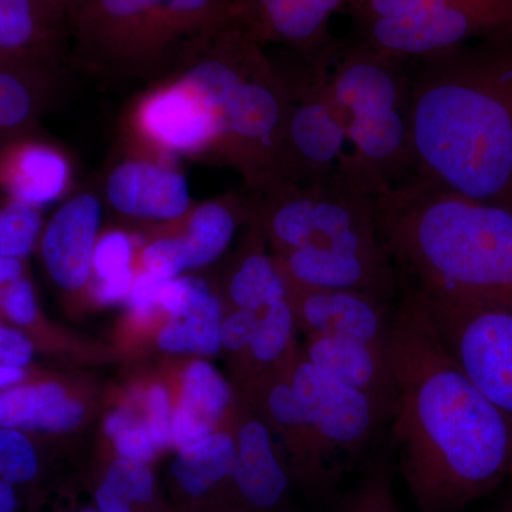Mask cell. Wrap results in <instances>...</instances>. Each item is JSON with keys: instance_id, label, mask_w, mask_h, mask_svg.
<instances>
[{"instance_id": "1", "label": "cell", "mask_w": 512, "mask_h": 512, "mask_svg": "<svg viewBox=\"0 0 512 512\" xmlns=\"http://www.w3.org/2000/svg\"><path fill=\"white\" fill-rule=\"evenodd\" d=\"M386 355L400 468L421 512H458L512 477V424L448 355L403 291Z\"/></svg>"}, {"instance_id": "2", "label": "cell", "mask_w": 512, "mask_h": 512, "mask_svg": "<svg viewBox=\"0 0 512 512\" xmlns=\"http://www.w3.org/2000/svg\"><path fill=\"white\" fill-rule=\"evenodd\" d=\"M409 70L414 177L512 210V30Z\"/></svg>"}, {"instance_id": "3", "label": "cell", "mask_w": 512, "mask_h": 512, "mask_svg": "<svg viewBox=\"0 0 512 512\" xmlns=\"http://www.w3.org/2000/svg\"><path fill=\"white\" fill-rule=\"evenodd\" d=\"M380 232L404 285L512 313V210L419 177L377 195Z\"/></svg>"}, {"instance_id": "4", "label": "cell", "mask_w": 512, "mask_h": 512, "mask_svg": "<svg viewBox=\"0 0 512 512\" xmlns=\"http://www.w3.org/2000/svg\"><path fill=\"white\" fill-rule=\"evenodd\" d=\"M175 70L190 77L217 110L215 161L237 171L251 194L282 184L288 92L264 46L234 20L200 40Z\"/></svg>"}, {"instance_id": "5", "label": "cell", "mask_w": 512, "mask_h": 512, "mask_svg": "<svg viewBox=\"0 0 512 512\" xmlns=\"http://www.w3.org/2000/svg\"><path fill=\"white\" fill-rule=\"evenodd\" d=\"M234 20L231 0H80L67 47L76 67L100 79L156 83Z\"/></svg>"}, {"instance_id": "6", "label": "cell", "mask_w": 512, "mask_h": 512, "mask_svg": "<svg viewBox=\"0 0 512 512\" xmlns=\"http://www.w3.org/2000/svg\"><path fill=\"white\" fill-rule=\"evenodd\" d=\"M330 86L349 144V175L373 197L414 177L409 62L360 39L336 42Z\"/></svg>"}, {"instance_id": "7", "label": "cell", "mask_w": 512, "mask_h": 512, "mask_svg": "<svg viewBox=\"0 0 512 512\" xmlns=\"http://www.w3.org/2000/svg\"><path fill=\"white\" fill-rule=\"evenodd\" d=\"M252 195L249 218L271 239L276 255L296 249L390 255L375 197L349 175L318 183H282Z\"/></svg>"}, {"instance_id": "8", "label": "cell", "mask_w": 512, "mask_h": 512, "mask_svg": "<svg viewBox=\"0 0 512 512\" xmlns=\"http://www.w3.org/2000/svg\"><path fill=\"white\" fill-rule=\"evenodd\" d=\"M336 42L311 55L292 52L285 62L276 63L288 92L282 183H318L349 175L348 138L330 86Z\"/></svg>"}, {"instance_id": "9", "label": "cell", "mask_w": 512, "mask_h": 512, "mask_svg": "<svg viewBox=\"0 0 512 512\" xmlns=\"http://www.w3.org/2000/svg\"><path fill=\"white\" fill-rule=\"evenodd\" d=\"M448 355L512 424V313L403 286Z\"/></svg>"}, {"instance_id": "10", "label": "cell", "mask_w": 512, "mask_h": 512, "mask_svg": "<svg viewBox=\"0 0 512 512\" xmlns=\"http://www.w3.org/2000/svg\"><path fill=\"white\" fill-rule=\"evenodd\" d=\"M128 133L153 157H202L215 161L221 123L214 104L180 70L153 83L128 114Z\"/></svg>"}, {"instance_id": "11", "label": "cell", "mask_w": 512, "mask_h": 512, "mask_svg": "<svg viewBox=\"0 0 512 512\" xmlns=\"http://www.w3.org/2000/svg\"><path fill=\"white\" fill-rule=\"evenodd\" d=\"M357 39L383 55L413 62L512 30V0H454L420 15L360 23Z\"/></svg>"}, {"instance_id": "12", "label": "cell", "mask_w": 512, "mask_h": 512, "mask_svg": "<svg viewBox=\"0 0 512 512\" xmlns=\"http://www.w3.org/2000/svg\"><path fill=\"white\" fill-rule=\"evenodd\" d=\"M285 369L296 399L333 460L365 451L392 419L389 407L312 365L301 350L286 359Z\"/></svg>"}, {"instance_id": "13", "label": "cell", "mask_w": 512, "mask_h": 512, "mask_svg": "<svg viewBox=\"0 0 512 512\" xmlns=\"http://www.w3.org/2000/svg\"><path fill=\"white\" fill-rule=\"evenodd\" d=\"M284 278L296 329L306 338L345 336L386 348L396 301L375 293L309 288Z\"/></svg>"}, {"instance_id": "14", "label": "cell", "mask_w": 512, "mask_h": 512, "mask_svg": "<svg viewBox=\"0 0 512 512\" xmlns=\"http://www.w3.org/2000/svg\"><path fill=\"white\" fill-rule=\"evenodd\" d=\"M350 0H231L235 22L259 45L311 55L335 43L330 22Z\"/></svg>"}, {"instance_id": "15", "label": "cell", "mask_w": 512, "mask_h": 512, "mask_svg": "<svg viewBox=\"0 0 512 512\" xmlns=\"http://www.w3.org/2000/svg\"><path fill=\"white\" fill-rule=\"evenodd\" d=\"M274 258L286 278L309 288L375 293L390 301L403 293L402 275L390 255L296 249Z\"/></svg>"}, {"instance_id": "16", "label": "cell", "mask_w": 512, "mask_h": 512, "mask_svg": "<svg viewBox=\"0 0 512 512\" xmlns=\"http://www.w3.org/2000/svg\"><path fill=\"white\" fill-rule=\"evenodd\" d=\"M106 197L127 217L173 221L191 208L190 187L180 171L151 158H128L107 175Z\"/></svg>"}, {"instance_id": "17", "label": "cell", "mask_w": 512, "mask_h": 512, "mask_svg": "<svg viewBox=\"0 0 512 512\" xmlns=\"http://www.w3.org/2000/svg\"><path fill=\"white\" fill-rule=\"evenodd\" d=\"M101 221V204L92 192L74 195L49 221L42 238L47 272L60 288L76 291L89 281Z\"/></svg>"}, {"instance_id": "18", "label": "cell", "mask_w": 512, "mask_h": 512, "mask_svg": "<svg viewBox=\"0 0 512 512\" xmlns=\"http://www.w3.org/2000/svg\"><path fill=\"white\" fill-rule=\"evenodd\" d=\"M275 376L265 382L264 394L258 392L256 397L264 402L271 423L284 434L291 451L293 477L318 495L325 494L332 484L335 460L296 399L285 362L278 366Z\"/></svg>"}, {"instance_id": "19", "label": "cell", "mask_w": 512, "mask_h": 512, "mask_svg": "<svg viewBox=\"0 0 512 512\" xmlns=\"http://www.w3.org/2000/svg\"><path fill=\"white\" fill-rule=\"evenodd\" d=\"M161 306L170 322L158 336L165 352L211 356L221 349V299L200 278H175L164 286Z\"/></svg>"}, {"instance_id": "20", "label": "cell", "mask_w": 512, "mask_h": 512, "mask_svg": "<svg viewBox=\"0 0 512 512\" xmlns=\"http://www.w3.org/2000/svg\"><path fill=\"white\" fill-rule=\"evenodd\" d=\"M235 440V461L228 484L248 512H274L285 504L291 473L276 453L264 421L248 419Z\"/></svg>"}, {"instance_id": "21", "label": "cell", "mask_w": 512, "mask_h": 512, "mask_svg": "<svg viewBox=\"0 0 512 512\" xmlns=\"http://www.w3.org/2000/svg\"><path fill=\"white\" fill-rule=\"evenodd\" d=\"M72 167L59 148L30 137L8 141L0 150V191L30 207H45L69 190Z\"/></svg>"}, {"instance_id": "22", "label": "cell", "mask_w": 512, "mask_h": 512, "mask_svg": "<svg viewBox=\"0 0 512 512\" xmlns=\"http://www.w3.org/2000/svg\"><path fill=\"white\" fill-rule=\"evenodd\" d=\"M59 60L0 53V137H26L56 90Z\"/></svg>"}, {"instance_id": "23", "label": "cell", "mask_w": 512, "mask_h": 512, "mask_svg": "<svg viewBox=\"0 0 512 512\" xmlns=\"http://www.w3.org/2000/svg\"><path fill=\"white\" fill-rule=\"evenodd\" d=\"M306 360L339 382L369 394L393 413L394 383L386 350L345 336H309Z\"/></svg>"}, {"instance_id": "24", "label": "cell", "mask_w": 512, "mask_h": 512, "mask_svg": "<svg viewBox=\"0 0 512 512\" xmlns=\"http://www.w3.org/2000/svg\"><path fill=\"white\" fill-rule=\"evenodd\" d=\"M232 402L231 387L210 365L192 363L183 377V394L171 421V441L181 448L194 446L215 433Z\"/></svg>"}, {"instance_id": "25", "label": "cell", "mask_w": 512, "mask_h": 512, "mask_svg": "<svg viewBox=\"0 0 512 512\" xmlns=\"http://www.w3.org/2000/svg\"><path fill=\"white\" fill-rule=\"evenodd\" d=\"M82 404L66 399L63 387L56 383L9 387L0 392V427L64 431L83 419Z\"/></svg>"}, {"instance_id": "26", "label": "cell", "mask_w": 512, "mask_h": 512, "mask_svg": "<svg viewBox=\"0 0 512 512\" xmlns=\"http://www.w3.org/2000/svg\"><path fill=\"white\" fill-rule=\"evenodd\" d=\"M66 46V30L35 0H0V53L60 60Z\"/></svg>"}, {"instance_id": "27", "label": "cell", "mask_w": 512, "mask_h": 512, "mask_svg": "<svg viewBox=\"0 0 512 512\" xmlns=\"http://www.w3.org/2000/svg\"><path fill=\"white\" fill-rule=\"evenodd\" d=\"M249 215L251 202L234 194L197 205L188 218L184 235L190 268H201L217 261L234 239L239 222Z\"/></svg>"}, {"instance_id": "28", "label": "cell", "mask_w": 512, "mask_h": 512, "mask_svg": "<svg viewBox=\"0 0 512 512\" xmlns=\"http://www.w3.org/2000/svg\"><path fill=\"white\" fill-rule=\"evenodd\" d=\"M227 293L234 308L249 309L262 319L288 299L284 275L275 258L262 249L258 234L252 235L251 245L229 275Z\"/></svg>"}, {"instance_id": "29", "label": "cell", "mask_w": 512, "mask_h": 512, "mask_svg": "<svg viewBox=\"0 0 512 512\" xmlns=\"http://www.w3.org/2000/svg\"><path fill=\"white\" fill-rule=\"evenodd\" d=\"M234 461V436L215 431L200 443L181 448L171 473L185 494L200 498L228 484Z\"/></svg>"}, {"instance_id": "30", "label": "cell", "mask_w": 512, "mask_h": 512, "mask_svg": "<svg viewBox=\"0 0 512 512\" xmlns=\"http://www.w3.org/2000/svg\"><path fill=\"white\" fill-rule=\"evenodd\" d=\"M39 456L19 430L0 427V512H18L22 490L36 480Z\"/></svg>"}, {"instance_id": "31", "label": "cell", "mask_w": 512, "mask_h": 512, "mask_svg": "<svg viewBox=\"0 0 512 512\" xmlns=\"http://www.w3.org/2000/svg\"><path fill=\"white\" fill-rule=\"evenodd\" d=\"M42 229L39 210L6 197L0 201V256L25 258Z\"/></svg>"}, {"instance_id": "32", "label": "cell", "mask_w": 512, "mask_h": 512, "mask_svg": "<svg viewBox=\"0 0 512 512\" xmlns=\"http://www.w3.org/2000/svg\"><path fill=\"white\" fill-rule=\"evenodd\" d=\"M335 512H399L390 468L379 461L360 483L340 500Z\"/></svg>"}, {"instance_id": "33", "label": "cell", "mask_w": 512, "mask_h": 512, "mask_svg": "<svg viewBox=\"0 0 512 512\" xmlns=\"http://www.w3.org/2000/svg\"><path fill=\"white\" fill-rule=\"evenodd\" d=\"M106 433L116 444L121 458L150 463L156 457V441L151 436L147 421L140 420L127 410L111 413L106 420Z\"/></svg>"}, {"instance_id": "34", "label": "cell", "mask_w": 512, "mask_h": 512, "mask_svg": "<svg viewBox=\"0 0 512 512\" xmlns=\"http://www.w3.org/2000/svg\"><path fill=\"white\" fill-rule=\"evenodd\" d=\"M134 245H136V239L120 231L107 232L96 242L93 268L99 281H110V279L133 275L131 255H133Z\"/></svg>"}, {"instance_id": "35", "label": "cell", "mask_w": 512, "mask_h": 512, "mask_svg": "<svg viewBox=\"0 0 512 512\" xmlns=\"http://www.w3.org/2000/svg\"><path fill=\"white\" fill-rule=\"evenodd\" d=\"M141 261L147 272L168 281L190 269V255L184 237L156 239L144 248Z\"/></svg>"}, {"instance_id": "36", "label": "cell", "mask_w": 512, "mask_h": 512, "mask_svg": "<svg viewBox=\"0 0 512 512\" xmlns=\"http://www.w3.org/2000/svg\"><path fill=\"white\" fill-rule=\"evenodd\" d=\"M262 318L249 309H237L224 316L221 326V348L231 353H249L256 326Z\"/></svg>"}, {"instance_id": "37", "label": "cell", "mask_w": 512, "mask_h": 512, "mask_svg": "<svg viewBox=\"0 0 512 512\" xmlns=\"http://www.w3.org/2000/svg\"><path fill=\"white\" fill-rule=\"evenodd\" d=\"M6 316L18 325H29L36 318V298L28 279L19 278L6 286L0 298Z\"/></svg>"}, {"instance_id": "38", "label": "cell", "mask_w": 512, "mask_h": 512, "mask_svg": "<svg viewBox=\"0 0 512 512\" xmlns=\"http://www.w3.org/2000/svg\"><path fill=\"white\" fill-rule=\"evenodd\" d=\"M168 279L144 271L137 275L128 293V308L138 319H148L160 305V295Z\"/></svg>"}, {"instance_id": "39", "label": "cell", "mask_w": 512, "mask_h": 512, "mask_svg": "<svg viewBox=\"0 0 512 512\" xmlns=\"http://www.w3.org/2000/svg\"><path fill=\"white\" fill-rule=\"evenodd\" d=\"M147 406V426L151 431L157 447L164 448L171 441V414H170V399L165 392L163 386H154L148 390L146 397Z\"/></svg>"}, {"instance_id": "40", "label": "cell", "mask_w": 512, "mask_h": 512, "mask_svg": "<svg viewBox=\"0 0 512 512\" xmlns=\"http://www.w3.org/2000/svg\"><path fill=\"white\" fill-rule=\"evenodd\" d=\"M32 356V343L23 333L0 325V365L25 367Z\"/></svg>"}, {"instance_id": "41", "label": "cell", "mask_w": 512, "mask_h": 512, "mask_svg": "<svg viewBox=\"0 0 512 512\" xmlns=\"http://www.w3.org/2000/svg\"><path fill=\"white\" fill-rule=\"evenodd\" d=\"M35 2L56 25L66 30L67 33V23L80 0H35Z\"/></svg>"}, {"instance_id": "42", "label": "cell", "mask_w": 512, "mask_h": 512, "mask_svg": "<svg viewBox=\"0 0 512 512\" xmlns=\"http://www.w3.org/2000/svg\"><path fill=\"white\" fill-rule=\"evenodd\" d=\"M22 274V259L0 256V293L16 279L22 278Z\"/></svg>"}, {"instance_id": "43", "label": "cell", "mask_w": 512, "mask_h": 512, "mask_svg": "<svg viewBox=\"0 0 512 512\" xmlns=\"http://www.w3.org/2000/svg\"><path fill=\"white\" fill-rule=\"evenodd\" d=\"M22 379V367L0 365V390L10 387Z\"/></svg>"}, {"instance_id": "44", "label": "cell", "mask_w": 512, "mask_h": 512, "mask_svg": "<svg viewBox=\"0 0 512 512\" xmlns=\"http://www.w3.org/2000/svg\"><path fill=\"white\" fill-rule=\"evenodd\" d=\"M504 512H512V488L510 495H508L507 503H505Z\"/></svg>"}]
</instances>
